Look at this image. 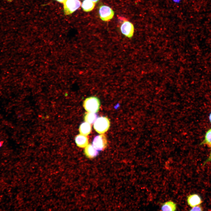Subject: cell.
I'll return each mask as SVG.
<instances>
[{"label": "cell", "mask_w": 211, "mask_h": 211, "mask_svg": "<svg viewBox=\"0 0 211 211\" xmlns=\"http://www.w3.org/2000/svg\"><path fill=\"white\" fill-rule=\"evenodd\" d=\"M97 117V115L96 113L89 112L85 114L84 118L86 122L92 124L95 122Z\"/></svg>", "instance_id": "13"}, {"label": "cell", "mask_w": 211, "mask_h": 211, "mask_svg": "<svg viewBox=\"0 0 211 211\" xmlns=\"http://www.w3.org/2000/svg\"><path fill=\"white\" fill-rule=\"evenodd\" d=\"M91 130L90 124L86 122L82 123L79 127V131L80 134L87 136L89 135Z\"/></svg>", "instance_id": "10"}, {"label": "cell", "mask_w": 211, "mask_h": 211, "mask_svg": "<svg viewBox=\"0 0 211 211\" xmlns=\"http://www.w3.org/2000/svg\"><path fill=\"white\" fill-rule=\"evenodd\" d=\"M110 126V121L108 119L105 117L97 118L93 125L94 129L99 134L105 133L108 130Z\"/></svg>", "instance_id": "2"}, {"label": "cell", "mask_w": 211, "mask_h": 211, "mask_svg": "<svg viewBox=\"0 0 211 211\" xmlns=\"http://www.w3.org/2000/svg\"><path fill=\"white\" fill-rule=\"evenodd\" d=\"M209 119H210V122H211V113L210 114V116H209Z\"/></svg>", "instance_id": "19"}, {"label": "cell", "mask_w": 211, "mask_h": 211, "mask_svg": "<svg viewBox=\"0 0 211 211\" xmlns=\"http://www.w3.org/2000/svg\"><path fill=\"white\" fill-rule=\"evenodd\" d=\"M58 2L63 3L66 0H55Z\"/></svg>", "instance_id": "17"}, {"label": "cell", "mask_w": 211, "mask_h": 211, "mask_svg": "<svg viewBox=\"0 0 211 211\" xmlns=\"http://www.w3.org/2000/svg\"><path fill=\"white\" fill-rule=\"evenodd\" d=\"M209 161H211V152L210 156L206 160V162Z\"/></svg>", "instance_id": "16"}, {"label": "cell", "mask_w": 211, "mask_h": 211, "mask_svg": "<svg viewBox=\"0 0 211 211\" xmlns=\"http://www.w3.org/2000/svg\"><path fill=\"white\" fill-rule=\"evenodd\" d=\"M176 209V204L172 201H168L164 203L161 207L162 211H175Z\"/></svg>", "instance_id": "12"}, {"label": "cell", "mask_w": 211, "mask_h": 211, "mask_svg": "<svg viewBox=\"0 0 211 211\" xmlns=\"http://www.w3.org/2000/svg\"><path fill=\"white\" fill-rule=\"evenodd\" d=\"M2 144H3L2 142H0V147H1L2 146Z\"/></svg>", "instance_id": "20"}, {"label": "cell", "mask_w": 211, "mask_h": 211, "mask_svg": "<svg viewBox=\"0 0 211 211\" xmlns=\"http://www.w3.org/2000/svg\"><path fill=\"white\" fill-rule=\"evenodd\" d=\"M91 0L95 3L99 1V0Z\"/></svg>", "instance_id": "18"}, {"label": "cell", "mask_w": 211, "mask_h": 211, "mask_svg": "<svg viewBox=\"0 0 211 211\" xmlns=\"http://www.w3.org/2000/svg\"><path fill=\"white\" fill-rule=\"evenodd\" d=\"M187 201L188 204L191 207L199 205L202 202L200 196L196 194H192L188 196Z\"/></svg>", "instance_id": "7"}, {"label": "cell", "mask_w": 211, "mask_h": 211, "mask_svg": "<svg viewBox=\"0 0 211 211\" xmlns=\"http://www.w3.org/2000/svg\"><path fill=\"white\" fill-rule=\"evenodd\" d=\"M202 207L199 205L193 207L190 210V211H202L203 210Z\"/></svg>", "instance_id": "15"}, {"label": "cell", "mask_w": 211, "mask_h": 211, "mask_svg": "<svg viewBox=\"0 0 211 211\" xmlns=\"http://www.w3.org/2000/svg\"><path fill=\"white\" fill-rule=\"evenodd\" d=\"M95 6V3L91 0H84L81 4L83 10L85 12L92 11Z\"/></svg>", "instance_id": "11"}, {"label": "cell", "mask_w": 211, "mask_h": 211, "mask_svg": "<svg viewBox=\"0 0 211 211\" xmlns=\"http://www.w3.org/2000/svg\"><path fill=\"white\" fill-rule=\"evenodd\" d=\"M99 13L101 19L104 21L111 19L114 15V12L112 9L109 7L104 5L100 7Z\"/></svg>", "instance_id": "5"}, {"label": "cell", "mask_w": 211, "mask_h": 211, "mask_svg": "<svg viewBox=\"0 0 211 211\" xmlns=\"http://www.w3.org/2000/svg\"><path fill=\"white\" fill-rule=\"evenodd\" d=\"M92 145L98 151L104 150L107 145V140L106 135L101 134L96 136L93 139Z\"/></svg>", "instance_id": "4"}, {"label": "cell", "mask_w": 211, "mask_h": 211, "mask_svg": "<svg viewBox=\"0 0 211 211\" xmlns=\"http://www.w3.org/2000/svg\"><path fill=\"white\" fill-rule=\"evenodd\" d=\"M66 15L71 14L79 8L81 3L79 0H66L63 3Z\"/></svg>", "instance_id": "3"}, {"label": "cell", "mask_w": 211, "mask_h": 211, "mask_svg": "<svg viewBox=\"0 0 211 211\" xmlns=\"http://www.w3.org/2000/svg\"><path fill=\"white\" fill-rule=\"evenodd\" d=\"M75 142L77 146L84 148L88 144V139L85 135L79 134L76 137Z\"/></svg>", "instance_id": "9"}, {"label": "cell", "mask_w": 211, "mask_h": 211, "mask_svg": "<svg viewBox=\"0 0 211 211\" xmlns=\"http://www.w3.org/2000/svg\"><path fill=\"white\" fill-rule=\"evenodd\" d=\"M98 151L92 144H89L85 147L84 152L85 155L87 158L93 159L98 155Z\"/></svg>", "instance_id": "8"}, {"label": "cell", "mask_w": 211, "mask_h": 211, "mask_svg": "<svg viewBox=\"0 0 211 211\" xmlns=\"http://www.w3.org/2000/svg\"><path fill=\"white\" fill-rule=\"evenodd\" d=\"M122 33L125 36L130 38L133 36L134 28L133 24L128 21H124L120 27Z\"/></svg>", "instance_id": "6"}, {"label": "cell", "mask_w": 211, "mask_h": 211, "mask_svg": "<svg viewBox=\"0 0 211 211\" xmlns=\"http://www.w3.org/2000/svg\"><path fill=\"white\" fill-rule=\"evenodd\" d=\"M202 143L211 146V129H209L206 133L205 139Z\"/></svg>", "instance_id": "14"}, {"label": "cell", "mask_w": 211, "mask_h": 211, "mask_svg": "<svg viewBox=\"0 0 211 211\" xmlns=\"http://www.w3.org/2000/svg\"><path fill=\"white\" fill-rule=\"evenodd\" d=\"M100 106L99 99L95 96H91L86 98L83 103L85 109L89 112L95 113L98 111Z\"/></svg>", "instance_id": "1"}]
</instances>
